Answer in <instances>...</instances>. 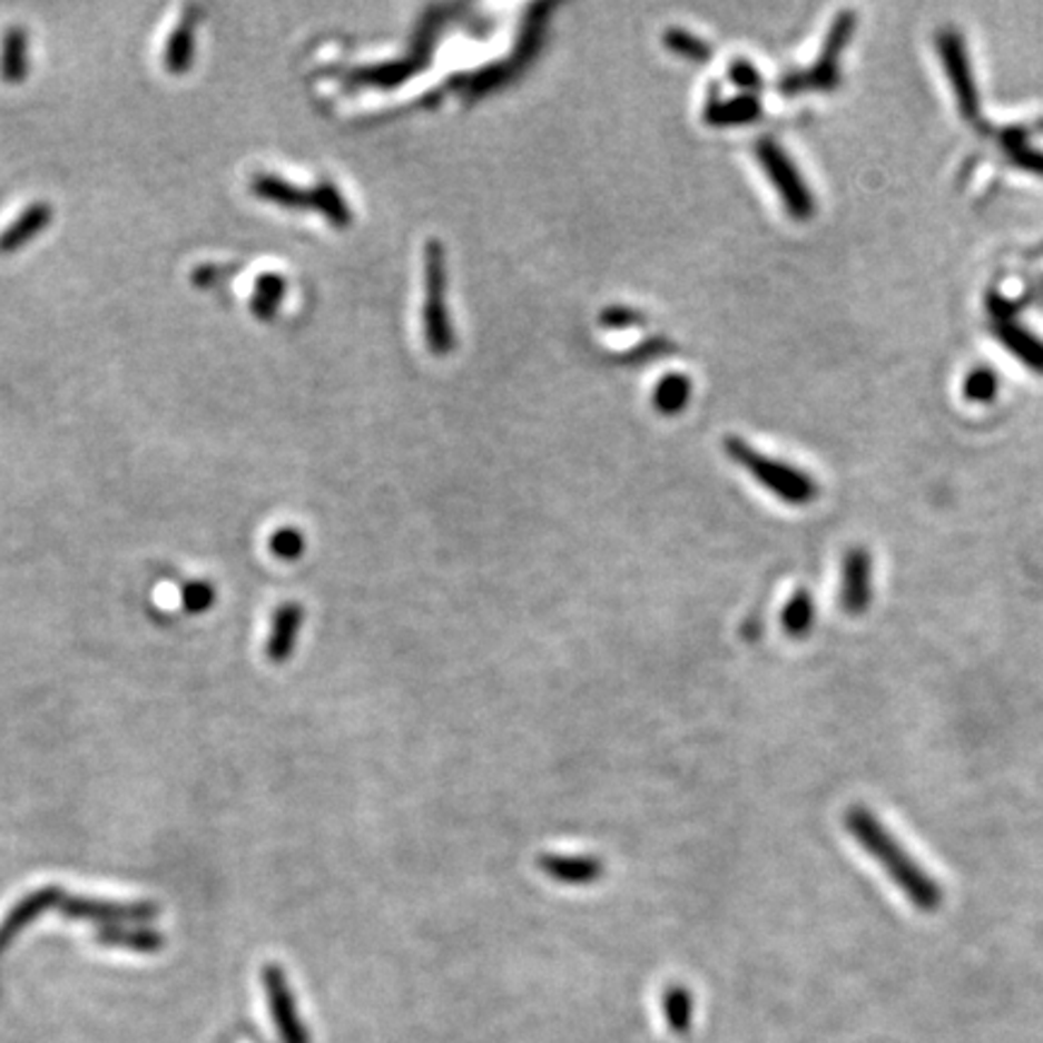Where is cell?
<instances>
[{
    "label": "cell",
    "instance_id": "cell-14",
    "mask_svg": "<svg viewBox=\"0 0 1043 1043\" xmlns=\"http://www.w3.org/2000/svg\"><path fill=\"white\" fill-rule=\"evenodd\" d=\"M61 902H63V894L56 887L39 889V892H32L27 898H22V902L8 913L3 925H0V952L8 947V942L16 937L24 925H30L45 911L61 906Z\"/></svg>",
    "mask_w": 1043,
    "mask_h": 1043
},
{
    "label": "cell",
    "instance_id": "cell-29",
    "mask_svg": "<svg viewBox=\"0 0 1043 1043\" xmlns=\"http://www.w3.org/2000/svg\"><path fill=\"white\" fill-rule=\"evenodd\" d=\"M270 553L278 555L283 561H295L305 551V537L293 527H283L274 537H270Z\"/></svg>",
    "mask_w": 1043,
    "mask_h": 1043
},
{
    "label": "cell",
    "instance_id": "cell-19",
    "mask_svg": "<svg viewBox=\"0 0 1043 1043\" xmlns=\"http://www.w3.org/2000/svg\"><path fill=\"white\" fill-rule=\"evenodd\" d=\"M814 621H817V604H814V597L807 590H797L788 599V604L783 607V613H780L783 631L795 640H803L805 636H809Z\"/></svg>",
    "mask_w": 1043,
    "mask_h": 1043
},
{
    "label": "cell",
    "instance_id": "cell-16",
    "mask_svg": "<svg viewBox=\"0 0 1043 1043\" xmlns=\"http://www.w3.org/2000/svg\"><path fill=\"white\" fill-rule=\"evenodd\" d=\"M49 223H51V206L49 204L39 201V204H32L30 208H24L22 216H18L16 220H12L3 230V235H0V252L8 254L12 249L27 245V242L45 230Z\"/></svg>",
    "mask_w": 1043,
    "mask_h": 1043
},
{
    "label": "cell",
    "instance_id": "cell-22",
    "mask_svg": "<svg viewBox=\"0 0 1043 1043\" xmlns=\"http://www.w3.org/2000/svg\"><path fill=\"white\" fill-rule=\"evenodd\" d=\"M312 208H317L322 216L336 227H346L353 220L351 206L346 204V198L341 196L334 181H319L317 187L312 189Z\"/></svg>",
    "mask_w": 1043,
    "mask_h": 1043
},
{
    "label": "cell",
    "instance_id": "cell-9",
    "mask_svg": "<svg viewBox=\"0 0 1043 1043\" xmlns=\"http://www.w3.org/2000/svg\"><path fill=\"white\" fill-rule=\"evenodd\" d=\"M537 865L549 879L565 884V887H590V884L604 879L607 875L604 860L594 855L547 853L539 857Z\"/></svg>",
    "mask_w": 1043,
    "mask_h": 1043
},
{
    "label": "cell",
    "instance_id": "cell-10",
    "mask_svg": "<svg viewBox=\"0 0 1043 1043\" xmlns=\"http://www.w3.org/2000/svg\"><path fill=\"white\" fill-rule=\"evenodd\" d=\"M993 336L1000 341L1012 358H1017L1026 370L1043 375V338L1026 326L1010 317H997L993 322Z\"/></svg>",
    "mask_w": 1043,
    "mask_h": 1043
},
{
    "label": "cell",
    "instance_id": "cell-23",
    "mask_svg": "<svg viewBox=\"0 0 1043 1043\" xmlns=\"http://www.w3.org/2000/svg\"><path fill=\"white\" fill-rule=\"evenodd\" d=\"M665 1017L675 1034H686L693 1022V995L683 985H671L665 993Z\"/></svg>",
    "mask_w": 1043,
    "mask_h": 1043
},
{
    "label": "cell",
    "instance_id": "cell-2",
    "mask_svg": "<svg viewBox=\"0 0 1043 1043\" xmlns=\"http://www.w3.org/2000/svg\"><path fill=\"white\" fill-rule=\"evenodd\" d=\"M725 452L730 454V460L745 469L749 476L759 481L766 491L780 498L783 503L803 508L819 498V483L814 481V476H809L807 471L754 450L749 442L741 437H727Z\"/></svg>",
    "mask_w": 1043,
    "mask_h": 1043
},
{
    "label": "cell",
    "instance_id": "cell-6",
    "mask_svg": "<svg viewBox=\"0 0 1043 1043\" xmlns=\"http://www.w3.org/2000/svg\"><path fill=\"white\" fill-rule=\"evenodd\" d=\"M939 63L945 68V76L952 85V92L956 99V107H960L962 119L968 124H976L981 119V95H978V85H976V73L974 66H971V56L964 37L952 30V27H945V30L937 32L935 39Z\"/></svg>",
    "mask_w": 1043,
    "mask_h": 1043
},
{
    "label": "cell",
    "instance_id": "cell-8",
    "mask_svg": "<svg viewBox=\"0 0 1043 1043\" xmlns=\"http://www.w3.org/2000/svg\"><path fill=\"white\" fill-rule=\"evenodd\" d=\"M264 991L268 997V1010L274 1014V1022L283 1043H312V1036L299 1020L295 1007V995L291 991L285 974L276 964H266L264 968Z\"/></svg>",
    "mask_w": 1043,
    "mask_h": 1043
},
{
    "label": "cell",
    "instance_id": "cell-24",
    "mask_svg": "<svg viewBox=\"0 0 1043 1043\" xmlns=\"http://www.w3.org/2000/svg\"><path fill=\"white\" fill-rule=\"evenodd\" d=\"M964 398L971 404H991L1000 392V377L993 367L976 365L964 377Z\"/></svg>",
    "mask_w": 1043,
    "mask_h": 1043
},
{
    "label": "cell",
    "instance_id": "cell-17",
    "mask_svg": "<svg viewBox=\"0 0 1043 1043\" xmlns=\"http://www.w3.org/2000/svg\"><path fill=\"white\" fill-rule=\"evenodd\" d=\"M252 189L256 196L266 198L285 208H312V189L305 191L295 187V184L285 181L274 175H259L252 181Z\"/></svg>",
    "mask_w": 1043,
    "mask_h": 1043
},
{
    "label": "cell",
    "instance_id": "cell-31",
    "mask_svg": "<svg viewBox=\"0 0 1043 1043\" xmlns=\"http://www.w3.org/2000/svg\"><path fill=\"white\" fill-rule=\"evenodd\" d=\"M599 322H602L607 328H628V326L642 324L646 317L631 307H607L602 314H599Z\"/></svg>",
    "mask_w": 1043,
    "mask_h": 1043
},
{
    "label": "cell",
    "instance_id": "cell-21",
    "mask_svg": "<svg viewBox=\"0 0 1043 1043\" xmlns=\"http://www.w3.org/2000/svg\"><path fill=\"white\" fill-rule=\"evenodd\" d=\"M0 73L6 80L18 82L27 76V35L22 27H12L3 37L0 51Z\"/></svg>",
    "mask_w": 1043,
    "mask_h": 1043
},
{
    "label": "cell",
    "instance_id": "cell-20",
    "mask_svg": "<svg viewBox=\"0 0 1043 1043\" xmlns=\"http://www.w3.org/2000/svg\"><path fill=\"white\" fill-rule=\"evenodd\" d=\"M1024 136L1026 134L1022 128H1005V131L1000 134V146L1007 152L1012 165L1032 171L1036 177H1043V150L1029 146Z\"/></svg>",
    "mask_w": 1043,
    "mask_h": 1043
},
{
    "label": "cell",
    "instance_id": "cell-5",
    "mask_svg": "<svg viewBox=\"0 0 1043 1043\" xmlns=\"http://www.w3.org/2000/svg\"><path fill=\"white\" fill-rule=\"evenodd\" d=\"M754 152H756V160H759L764 169V175L776 187L785 210H788V216L799 223L809 220L814 216V210H817V201H814V194L807 187L805 177L799 175V169L793 163L788 150H785L776 140L761 138V140H756Z\"/></svg>",
    "mask_w": 1043,
    "mask_h": 1043
},
{
    "label": "cell",
    "instance_id": "cell-7",
    "mask_svg": "<svg viewBox=\"0 0 1043 1043\" xmlns=\"http://www.w3.org/2000/svg\"><path fill=\"white\" fill-rule=\"evenodd\" d=\"M875 563L873 553L855 547L846 553L840 568V609L850 617H860L873 604L875 594Z\"/></svg>",
    "mask_w": 1043,
    "mask_h": 1043
},
{
    "label": "cell",
    "instance_id": "cell-12",
    "mask_svg": "<svg viewBox=\"0 0 1043 1043\" xmlns=\"http://www.w3.org/2000/svg\"><path fill=\"white\" fill-rule=\"evenodd\" d=\"M764 114L759 95H737L730 99H720L718 88L710 92L708 105L703 111V119L710 126H745L759 121Z\"/></svg>",
    "mask_w": 1043,
    "mask_h": 1043
},
{
    "label": "cell",
    "instance_id": "cell-15",
    "mask_svg": "<svg viewBox=\"0 0 1043 1043\" xmlns=\"http://www.w3.org/2000/svg\"><path fill=\"white\" fill-rule=\"evenodd\" d=\"M73 918H90L99 923H121V921H146L152 916L150 906H119L105 902H90V898H66L59 906Z\"/></svg>",
    "mask_w": 1043,
    "mask_h": 1043
},
{
    "label": "cell",
    "instance_id": "cell-11",
    "mask_svg": "<svg viewBox=\"0 0 1043 1043\" xmlns=\"http://www.w3.org/2000/svg\"><path fill=\"white\" fill-rule=\"evenodd\" d=\"M427 66V51H416L411 59L355 68L346 76L351 88H396Z\"/></svg>",
    "mask_w": 1043,
    "mask_h": 1043
},
{
    "label": "cell",
    "instance_id": "cell-3",
    "mask_svg": "<svg viewBox=\"0 0 1043 1043\" xmlns=\"http://www.w3.org/2000/svg\"><path fill=\"white\" fill-rule=\"evenodd\" d=\"M857 27V16L853 10H843L828 27L824 47L809 68L788 73L780 80V92L785 97H795L803 92H828L840 85V56L848 49Z\"/></svg>",
    "mask_w": 1043,
    "mask_h": 1043
},
{
    "label": "cell",
    "instance_id": "cell-1",
    "mask_svg": "<svg viewBox=\"0 0 1043 1043\" xmlns=\"http://www.w3.org/2000/svg\"><path fill=\"white\" fill-rule=\"evenodd\" d=\"M843 824H846L848 834L855 838L857 846L873 857L884 869V875L896 884L898 892H902L913 906L921 913L939 911L942 902H945V894H942L937 879L896 840L889 828L875 817L873 809L853 805L843 814Z\"/></svg>",
    "mask_w": 1043,
    "mask_h": 1043
},
{
    "label": "cell",
    "instance_id": "cell-32",
    "mask_svg": "<svg viewBox=\"0 0 1043 1043\" xmlns=\"http://www.w3.org/2000/svg\"><path fill=\"white\" fill-rule=\"evenodd\" d=\"M107 942H124L126 947H131V949H157V945H160V937H157L155 933H146V931H138V933H117L114 931L111 935H105Z\"/></svg>",
    "mask_w": 1043,
    "mask_h": 1043
},
{
    "label": "cell",
    "instance_id": "cell-26",
    "mask_svg": "<svg viewBox=\"0 0 1043 1043\" xmlns=\"http://www.w3.org/2000/svg\"><path fill=\"white\" fill-rule=\"evenodd\" d=\"M285 295V281L278 274H264L256 281V293L252 297V312L259 319H270Z\"/></svg>",
    "mask_w": 1043,
    "mask_h": 1043
},
{
    "label": "cell",
    "instance_id": "cell-18",
    "mask_svg": "<svg viewBox=\"0 0 1043 1043\" xmlns=\"http://www.w3.org/2000/svg\"><path fill=\"white\" fill-rule=\"evenodd\" d=\"M693 384L686 375L671 373L665 375L652 392V406L662 413V416H677L691 402Z\"/></svg>",
    "mask_w": 1043,
    "mask_h": 1043
},
{
    "label": "cell",
    "instance_id": "cell-30",
    "mask_svg": "<svg viewBox=\"0 0 1043 1043\" xmlns=\"http://www.w3.org/2000/svg\"><path fill=\"white\" fill-rule=\"evenodd\" d=\"M213 599H216V590L208 582H194L184 588V607L194 613L206 611L213 604Z\"/></svg>",
    "mask_w": 1043,
    "mask_h": 1043
},
{
    "label": "cell",
    "instance_id": "cell-28",
    "mask_svg": "<svg viewBox=\"0 0 1043 1043\" xmlns=\"http://www.w3.org/2000/svg\"><path fill=\"white\" fill-rule=\"evenodd\" d=\"M727 78H730L735 88H739L741 95H759L764 90L761 70L747 59H735L727 68Z\"/></svg>",
    "mask_w": 1043,
    "mask_h": 1043
},
{
    "label": "cell",
    "instance_id": "cell-4",
    "mask_svg": "<svg viewBox=\"0 0 1043 1043\" xmlns=\"http://www.w3.org/2000/svg\"><path fill=\"white\" fill-rule=\"evenodd\" d=\"M425 341L435 355H447L454 348V332L447 309V254L437 239L425 245V305H423Z\"/></svg>",
    "mask_w": 1043,
    "mask_h": 1043
},
{
    "label": "cell",
    "instance_id": "cell-27",
    "mask_svg": "<svg viewBox=\"0 0 1043 1043\" xmlns=\"http://www.w3.org/2000/svg\"><path fill=\"white\" fill-rule=\"evenodd\" d=\"M665 47L669 51H675L683 59L696 61V63H708L712 49L706 45L703 39H698L696 35L681 30V27H671V30L665 32Z\"/></svg>",
    "mask_w": 1043,
    "mask_h": 1043
},
{
    "label": "cell",
    "instance_id": "cell-25",
    "mask_svg": "<svg viewBox=\"0 0 1043 1043\" xmlns=\"http://www.w3.org/2000/svg\"><path fill=\"white\" fill-rule=\"evenodd\" d=\"M191 56H194V30H191V20L177 27L175 32L169 35V41L165 47V66L171 73H181L191 66Z\"/></svg>",
    "mask_w": 1043,
    "mask_h": 1043
},
{
    "label": "cell",
    "instance_id": "cell-13",
    "mask_svg": "<svg viewBox=\"0 0 1043 1043\" xmlns=\"http://www.w3.org/2000/svg\"><path fill=\"white\" fill-rule=\"evenodd\" d=\"M303 619H305V611L295 602L283 604L276 611L274 623H270V636L266 642V655L270 662L283 665L291 660L297 636H299V628H303Z\"/></svg>",
    "mask_w": 1043,
    "mask_h": 1043
}]
</instances>
